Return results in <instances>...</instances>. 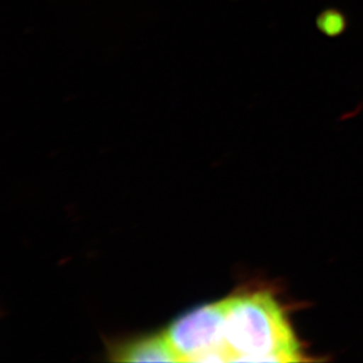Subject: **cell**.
Segmentation results:
<instances>
[{"mask_svg":"<svg viewBox=\"0 0 363 363\" xmlns=\"http://www.w3.org/2000/svg\"><path fill=\"white\" fill-rule=\"evenodd\" d=\"M225 362H301V343L278 300L266 291L223 298Z\"/></svg>","mask_w":363,"mask_h":363,"instance_id":"6da1fadb","label":"cell"},{"mask_svg":"<svg viewBox=\"0 0 363 363\" xmlns=\"http://www.w3.org/2000/svg\"><path fill=\"white\" fill-rule=\"evenodd\" d=\"M223 302L199 306L173 321L164 332L179 362H225Z\"/></svg>","mask_w":363,"mask_h":363,"instance_id":"7a4b0ae2","label":"cell"},{"mask_svg":"<svg viewBox=\"0 0 363 363\" xmlns=\"http://www.w3.org/2000/svg\"><path fill=\"white\" fill-rule=\"evenodd\" d=\"M111 354L118 362H179L164 333L128 340L114 347Z\"/></svg>","mask_w":363,"mask_h":363,"instance_id":"3957f363","label":"cell"},{"mask_svg":"<svg viewBox=\"0 0 363 363\" xmlns=\"http://www.w3.org/2000/svg\"><path fill=\"white\" fill-rule=\"evenodd\" d=\"M320 25L327 33L333 35V33H337L342 30L345 26V19L336 12H328V16L327 14L321 16Z\"/></svg>","mask_w":363,"mask_h":363,"instance_id":"277c9868","label":"cell"}]
</instances>
